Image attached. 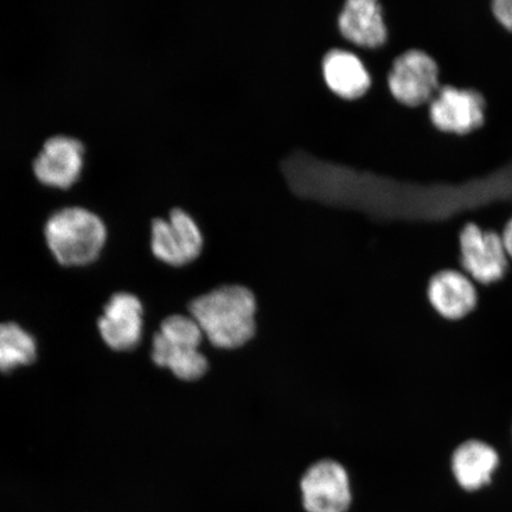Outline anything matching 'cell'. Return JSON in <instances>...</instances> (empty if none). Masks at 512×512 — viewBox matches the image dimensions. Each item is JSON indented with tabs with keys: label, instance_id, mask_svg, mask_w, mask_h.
Listing matches in <instances>:
<instances>
[{
	"label": "cell",
	"instance_id": "obj_5",
	"mask_svg": "<svg viewBox=\"0 0 512 512\" xmlns=\"http://www.w3.org/2000/svg\"><path fill=\"white\" fill-rule=\"evenodd\" d=\"M388 83L390 92L401 104L409 107L424 105L438 92V64L425 51L408 50L395 60Z\"/></svg>",
	"mask_w": 512,
	"mask_h": 512
},
{
	"label": "cell",
	"instance_id": "obj_16",
	"mask_svg": "<svg viewBox=\"0 0 512 512\" xmlns=\"http://www.w3.org/2000/svg\"><path fill=\"white\" fill-rule=\"evenodd\" d=\"M492 11L497 21L512 32V0H497L492 4Z\"/></svg>",
	"mask_w": 512,
	"mask_h": 512
},
{
	"label": "cell",
	"instance_id": "obj_2",
	"mask_svg": "<svg viewBox=\"0 0 512 512\" xmlns=\"http://www.w3.org/2000/svg\"><path fill=\"white\" fill-rule=\"evenodd\" d=\"M49 251L62 266L93 264L107 241L105 222L93 211L68 207L51 215L44 227Z\"/></svg>",
	"mask_w": 512,
	"mask_h": 512
},
{
	"label": "cell",
	"instance_id": "obj_10",
	"mask_svg": "<svg viewBox=\"0 0 512 512\" xmlns=\"http://www.w3.org/2000/svg\"><path fill=\"white\" fill-rule=\"evenodd\" d=\"M144 309L134 294H114L99 319L100 336L114 351H131L142 342Z\"/></svg>",
	"mask_w": 512,
	"mask_h": 512
},
{
	"label": "cell",
	"instance_id": "obj_15",
	"mask_svg": "<svg viewBox=\"0 0 512 512\" xmlns=\"http://www.w3.org/2000/svg\"><path fill=\"white\" fill-rule=\"evenodd\" d=\"M37 357L36 339L16 323H0V371L29 366Z\"/></svg>",
	"mask_w": 512,
	"mask_h": 512
},
{
	"label": "cell",
	"instance_id": "obj_9",
	"mask_svg": "<svg viewBox=\"0 0 512 512\" xmlns=\"http://www.w3.org/2000/svg\"><path fill=\"white\" fill-rule=\"evenodd\" d=\"M430 117L440 131L470 133L484 124L485 101L473 89L444 86L432 99Z\"/></svg>",
	"mask_w": 512,
	"mask_h": 512
},
{
	"label": "cell",
	"instance_id": "obj_8",
	"mask_svg": "<svg viewBox=\"0 0 512 512\" xmlns=\"http://www.w3.org/2000/svg\"><path fill=\"white\" fill-rule=\"evenodd\" d=\"M85 153L80 140L60 134L43 144L32 170L37 181L46 187L67 190L79 181L85 166Z\"/></svg>",
	"mask_w": 512,
	"mask_h": 512
},
{
	"label": "cell",
	"instance_id": "obj_1",
	"mask_svg": "<svg viewBox=\"0 0 512 512\" xmlns=\"http://www.w3.org/2000/svg\"><path fill=\"white\" fill-rule=\"evenodd\" d=\"M189 311L204 337L216 348L238 349L255 335L256 299L245 286L216 288L196 298Z\"/></svg>",
	"mask_w": 512,
	"mask_h": 512
},
{
	"label": "cell",
	"instance_id": "obj_4",
	"mask_svg": "<svg viewBox=\"0 0 512 512\" xmlns=\"http://www.w3.org/2000/svg\"><path fill=\"white\" fill-rule=\"evenodd\" d=\"M460 262L467 277L479 284L491 285L501 281L508 271L509 256L502 236L466 224L460 233Z\"/></svg>",
	"mask_w": 512,
	"mask_h": 512
},
{
	"label": "cell",
	"instance_id": "obj_12",
	"mask_svg": "<svg viewBox=\"0 0 512 512\" xmlns=\"http://www.w3.org/2000/svg\"><path fill=\"white\" fill-rule=\"evenodd\" d=\"M498 466L499 454L482 440L464 441L452 454L453 477L467 492H476L490 485Z\"/></svg>",
	"mask_w": 512,
	"mask_h": 512
},
{
	"label": "cell",
	"instance_id": "obj_11",
	"mask_svg": "<svg viewBox=\"0 0 512 512\" xmlns=\"http://www.w3.org/2000/svg\"><path fill=\"white\" fill-rule=\"evenodd\" d=\"M427 297L433 309L448 320H459L476 309L478 293L465 273L444 270L435 273L428 283Z\"/></svg>",
	"mask_w": 512,
	"mask_h": 512
},
{
	"label": "cell",
	"instance_id": "obj_6",
	"mask_svg": "<svg viewBox=\"0 0 512 512\" xmlns=\"http://www.w3.org/2000/svg\"><path fill=\"white\" fill-rule=\"evenodd\" d=\"M151 248L153 255L164 264L184 266L196 260L203 248L200 227L183 209H174L170 219L152 222Z\"/></svg>",
	"mask_w": 512,
	"mask_h": 512
},
{
	"label": "cell",
	"instance_id": "obj_17",
	"mask_svg": "<svg viewBox=\"0 0 512 512\" xmlns=\"http://www.w3.org/2000/svg\"><path fill=\"white\" fill-rule=\"evenodd\" d=\"M503 245L505 251L510 259H512V219L508 222L507 226L504 228V232L502 235Z\"/></svg>",
	"mask_w": 512,
	"mask_h": 512
},
{
	"label": "cell",
	"instance_id": "obj_14",
	"mask_svg": "<svg viewBox=\"0 0 512 512\" xmlns=\"http://www.w3.org/2000/svg\"><path fill=\"white\" fill-rule=\"evenodd\" d=\"M323 73L326 85L343 99L361 98L370 87L371 79L366 66L347 50L329 51L324 57Z\"/></svg>",
	"mask_w": 512,
	"mask_h": 512
},
{
	"label": "cell",
	"instance_id": "obj_3",
	"mask_svg": "<svg viewBox=\"0 0 512 512\" xmlns=\"http://www.w3.org/2000/svg\"><path fill=\"white\" fill-rule=\"evenodd\" d=\"M203 338L200 326L190 316H170L153 337L152 361L171 370L179 380H200L209 368L207 357L200 351Z\"/></svg>",
	"mask_w": 512,
	"mask_h": 512
},
{
	"label": "cell",
	"instance_id": "obj_13",
	"mask_svg": "<svg viewBox=\"0 0 512 512\" xmlns=\"http://www.w3.org/2000/svg\"><path fill=\"white\" fill-rule=\"evenodd\" d=\"M338 27L357 46L377 48L387 41L381 5L375 0H349L338 17Z\"/></svg>",
	"mask_w": 512,
	"mask_h": 512
},
{
	"label": "cell",
	"instance_id": "obj_7",
	"mask_svg": "<svg viewBox=\"0 0 512 512\" xmlns=\"http://www.w3.org/2000/svg\"><path fill=\"white\" fill-rule=\"evenodd\" d=\"M306 512H348L352 503L351 483L347 470L325 459L313 464L300 480Z\"/></svg>",
	"mask_w": 512,
	"mask_h": 512
}]
</instances>
